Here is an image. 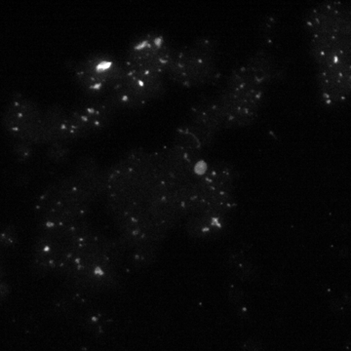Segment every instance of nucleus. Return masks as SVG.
Segmentation results:
<instances>
[{
    "instance_id": "nucleus-5",
    "label": "nucleus",
    "mask_w": 351,
    "mask_h": 351,
    "mask_svg": "<svg viewBox=\"0 0 351 351\" xmlns=\"http://www.w3.org/2000/svg\"><path fill=\"white\" fill-rule=\"evenodd\" d=\"M43 110L36 101L16 93L4 110L2 124L15 143L39 145Z\"/></svg>"
},
{
    "instance_id": "nucleus-4",
    "label": "nucleus",
    "mask_w": 351,
    "mask_h": 351,
    "mask_svg": "<svg viewBox=\"0 0 351 351\" xmlns=\"http://www.w3.org/2000/svg\"><path fill=\"white\" fill-rule=\"evenodd\" d=\"M165 90L163 76L145 75L126 69L123 80L106 97L119 112L133 110L144 108L160 98Z\"/></svg>"
},
{
    "instance_id": "nucleus-7",
    "label": "nucleus",
    "mask_w": 351,
    "mask_h": 351,
    "mask_svg": "<svg viewBox=\"0 0 351 351\" xmlns=\"http://www.w3.org/2000/svg\"><path fill=\"white\" fill-rule=\"evenodd\" d=\"M68 110L59 104L49 106L43 110L39 145H49L64 142L63 133Z\"/></svg>"
},
{
    "instance_id": "nucleus-6",
    "label": "nucleus",
    "mask_w": 351,
    "mask_h": 351,
    "mask_svg": "<svg viewBox=\"0 0 351 351\" xmlns=\"http://www.w3.org/2000/svg\"><path fill=\"white\" fill-rule=\"evenodd\" d=\"M172 52L164 36L147 34L130 44L123 62L127 71L164 77Z\"/></svg>"
},
{
    "instance_id": "nucleus-1",
    "label": "nucleus",
    "mask_w": 351,
    "mask_h": 351,
    "mask_svg": "<svg viewBox=\"0 0 351 351\" xmlns=\"http://www.w3.org/2000/svg\"><path fill=\"white\" fill-rule=\"evenodd\" d=\"M73 78L83 93L89 98L108 96L126 75L123 60L110 53L88 55L73 66Z\"/></svg>"
},
{
    "instance_id": "nucleus-3",
    "label": "nucleus",
    "mask_w": 351,
    "mask_h": 351,
    "mask_svg": "<svg viewBox=\"0 0 351 351\" xmlns=\"http://www.w3.org/2000/svg\"><path fill=\"white\" fill-rule=\"evenodd\" d=\"M119 110L107 97L89 98L68 110L63 141L69 143L97 135L107 129Z\"/></svg>"
},
{
    "instance_id": "nucleus-8",
    "label": "nucleus",
    "mask_w": 351,
    "mask_h": 351,
    "mask_svg": "<svg viewBox=\"0 0 351 351\" xmlns=\"http://www.w3.org/2000/svg\"><path fill=\"white\" fill-rule=\"evenodd\" d=\"M48 147V156L51 160L55 162H63L68 158L69 154V147L68 143L58 142L54 144L47 145Z\"/></svg>"
},
{
    "instance_id": "nucleus-9",
    "label": "nucleus",
    "mask_w": 351,
    "mask_h": 351,
    "mask_svg": "<svg viewBox=\"0 0 351 351\" xmlns=\"http://www.w3.org/2000/svg\"><path fill=\"white\" fill-rule=\"evenodd\" d=\"M34 149V145L24 144V143H15L14 145V151L20 160H27L29 158L32 156Z\"/></svg>"
},
{
    "instance_id": "nucleus-2",
    "label": "nucleus",
    "mask_w": 351,
    "mask_h": 351,
    "mask_svg": "<svg viewBox=\"0 0 351 351\" xmlns=\"http://www.w3.org/2000/svg\"><path fill=\"white\" fill-rule=\"evenodd\" d=\"M209 43H199L195 47L173 51L166 75L172 82L191 87L208 84L216 80V62Z\"/></svg>"
}]
</instances>
